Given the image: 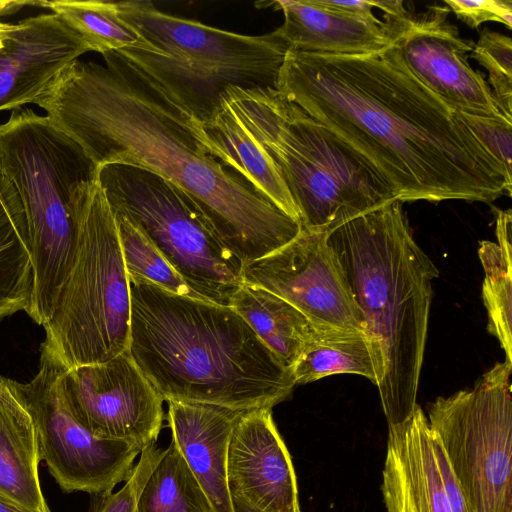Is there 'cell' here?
<instances>
[{"label": "cell", "instance_id": "1", "mask_svg": "<svg viewBox=\"0 0 512 512\" xmlns=\"http://www.w3.org/2000/svg\"><path fill=\"white\" fill-rule=\"evenodd\" d=\"M276 89L363 158L402 203L511 196L512 178L459 111L410 71L397 42L356 56L288 49Z\"/></svg>", "mask_w": 512, "mask_h": 512}, {"label": "cell", "instance_id": "2", "mask_svg": "<svg viewBox=\"0 0 512 512\" xmlns=\"http://www.w3.org/2000/svg\"><path fill=\"white\" fill-rule=\"evenodd\" d=\"M105 64L77 59L34 104L98 167L151 171L187 193L243 264L292 241L301 224L198 140L193 116L118 52Z\"/></svg>", "mask_w": 512, "mask_h": 512}, {"label": "cell", "instance_id": "3", "mask_svg": "<svg viewBox=\"0 0 512 512\" xmlns=\"http://www.w3.org/2000/svg\"><path fill=\"white\" fill-rule=\"evenodd\" d=\"M127 276L129 353L164 400L241 412L289 396L291 371L234 309Z\"/></svg>", "mask_w": 512, "mask_h": 512}, {"label": "cell", "instance_id": "4", "mask_svg": "<svg viewBox=\"0 0 512 512\" xmlns=\"http://www.w3.org/2000/svg\"><path fill=\"white\" fill-rule=\"evenodd\" d=\"M359 309L388 427L417 407L432 282L439 271L393 199L325 231Z\"/></svg>", "mask_w": 512, "mask_h": 512}, {"label": "cell", "instance_id": "5", "mask_svg": "<svg viewBox=\"0 0 512 512\" xmlns=\"http://www.w3.org/2000/svg\"><path fill=\"white\" fill-rule=\"evenodd\" d=\"M97 166L47 115L13 110L0 124V194L20 221L34 270L26 313L44 325L74 265Z\"/></svg>", "mask_w": 512, "mask_h": 512}, {"label": "cell", "instance_id": "6", "mask_svg": "<svg viewBox=\"0 0 512 512\" xmlns=\"http://www.w3.org/2000/svg\"><path fill=\"white\" fill-rule=\"evenodd\" d=\"M221 103L275 164L302 229L326 231L396 199L363 158L276 88L231 86Z\"/></svg>", "mask_w": 512, "mask_h": 512}, {"label": "cell", "instance_id": "7", "mask_svg": "<svg viewBox=\"0 0 512 512\" xmlns=\"http://www.w3.org/2000/svg\"><path fill=\"white\" fill-rule=\"evenodd\" d=\"M141 36L116 51L157 82L194 119L208 120L228 87L276 88L289 49L277 29L244 35L171 15L150 1L116 2Z\"/></svg>", "mask_w": 512, "mask_h": 512}, {"label": "cell", "instance_id": "8", "mask_svg": "<svg viewBox=\"0 0 512 512\" xmlns=\"http://www.w3.org/2000/svg\"><path fill=\"white\" fill-rule=\"evenodd\" d=\"M131 300L114 216L97 184L79 250L43 325L47 348L67 369L104 363L129 350Z\"/></svg>", "mask_w": 512, "mask_h": 512}, {"label": "cell", "instance_id": "9", "mask_svg": "<svg viewBox=\"0 0 512 512\" xmlns=\"http://www.w3.org/2000/svg\"><path fill=\"white\" fill-rule=\"evenodd\" d=\"M113 214L124 216L204 300L229 306L243 284L244 264L223 244L194 200L146 169L110 163L97 167Z\"/></svg>", "mask_w": 512, "mask_h": 512}, {"label": "cell", "instance_id": "10", "mask_svg": "<svg viewBox=\"0 0 512 512\" xmlns=\"http://www.w3.org/2000/svg\"><path fill=\"white\" fill-rule=\"evenodd\" d=\"M511 371L496 363L472 389L438 397L428 409L472 512H512Z\"/></svg>", "mask_w": 512, "mask_h": 512}, {"label": "cell", "instance_id": "11", "mask_svg": "<svg viewBox=\"0 0 512 512\" xmlns=\"http://www.w3.org/2000/svg\"><path fill=\"white\" fill-rule=\"evenodd\" d=\"M66 367L41 345L40 365L27 383L12 386L33 421L40 459L62 491L111 493L130 475L141 449L90 433L72 413L64 390Z\"/></svg>", "mask_w": 512, "mask_h": 512}, {"label": "cell", "instance_id": "12", "mask_svg": "<svg viewBox=\"0 0 512 512\" xmlns=\"http://www.w3.org/2000/svg\"><path fill=\"white\" fill-rule=\"evenodd\" d=\"M243 283L284 299L322 329L362 332L359 309L325 231H302L270 254L244 264Z\"/></svg>", "mask_w": 512, "mask_h": 512}, {"label": "cell", "instance_id": "13", "mask_svg": "<svg viewBox=\"0 0 512 512\" xmlns=\"http://www.w3.org/2000/svg\"><path fill=\"white\" fill-rule=\"evenodd\" d=\"M69 407L94 436L127 441L141 451L156 444L163 423V397L129 350L98 364L65 370Z\"/></svg>", "mask_w": 512, "mask_h": 512}, {"label": "cell", "instance_id": "14", "mask_svg": "<svg viewBox=\"0 0 512 512\" xmlns=\"http://www.w3.org/2000/svg\"><path fill=\"white\" fill-rule=\"evenodd\" d=\"M448 13L447 6H432L422 16L412 17L397 41L407 67L456 110L508 119L484 76L468 63L474 42L460 36Z\"/></svg>", "mask_w": 512, "mask_h": 512}, {"label": "cell", "instance_id": "15", "mask_svg": "<svg viewBox=\"0 0 512 512\" xmlns=\"http://www.w3.org/2000/svg\"><path fill=\"white\" fill-rule=\"evenodd\" d=\"M233 501L259 512H301L295 470L271 409L239 413L228 446Z\"/></svg>", "mask_w": 512, "mask_h": 512}, {"label": "cell", "instance_id": "16", "mask_svg": "<svg viewBox=\"0 0 512 512\" xmlns=\"http://www.w3.org/2000/svg\"><path fill=\"white\" fill-rule=\"evenodd\" d=\"M0 46V111L35 103L70 63L90 48L54 13L4 23Z\"/></svg>", "mask_w": 512, "mask_h": 512}, {"label": "cell", "instance_id": "17", "mask_svg": "<svg viewBox=\"0 0 512 512\" xmlns=\"http://www.w3.org/2000/svg\"><path fill=\"white\" fill-rule=\"evenodd\" d=\"M381 491L387 512H453L419 405L406 421L388 427Z\"/></svg>", "mask_w": 512, "mask_h": 512}, {"label": "cell", "instance_id": "18", "mask_svg": "<svg viewBox=\"0 0 512 512\" xmlns=\"http://www.w3.org/2000/svg\"><path fill=\"white\" fill-rule=\"evenodd\" d=\"M284 15L278 33L289 49L356 56L380 52L398 41L412 17L370 21L319 5L316 0H277Z\"/></svg>", "mask_w": 512, "mask_h": 512}, {"label": "cell", "instance_id": "19", "mask_svg": "<svg viewBox=\"0 0 512 512\" xmlns=\"http://www.w3.org/2000/svg\"><path fill=\"white\" fill-rule=\"evenodd\" d=\"M167 402L171 440L206 494L212 512H236L228 486L227 457L240 412L201 403Z\"/></svg>", "mask_w": 512, "mask_h": 512}, {"label": "cell", "instance_id": "20", "mask_svg": "<svg viewBox=\"0 0 512 512\" xmlns=\"http://www.w3.org/2000/svg\"><path fill=\"white\" fill-rule=\"evenodd\" d=\"M40 460L31 416L11 379L0 376V499L28 512H51L41 490Z\"/></svg>", "mask_w": 512, "mask_h": 512}, {"label": "cell", "instance_id": "21", "mask_svg": "<svg viewBox=\"0 0 512 512\" xmlns=\"http://www.w3.org/2000/svg\"><path fill=\"white\" fill-rule=\"evenodd\" d=\"M192 125L198 140L210 154L300 223L298 209L275 164L222 103L208 120L200 122L193 118Z\"/></svg>", "mask_w": 512, "mask_h": 512}, {"label": "cell", "instance_id": "22", "mask_svg": "<svg viewBox=\"0 0 512 512\" xmlns=\"http://www.w3.org/2000/svg\"><path fill=\"white\" fill-rule=\"evenodd\" d=\"M230 307L288 370L311 343L334 330L317 327L293 305L255 285L243 283L232 296Z\"/></svg>", "mask_w": 512, "mask_h": 512}, {"label": "cell", "instance_id": "23", "mask_svg": "<svg viewBox=\"0 0 512 512\" xmlns=\"http://www.w3.org/2000/svg\"><path fill=\"white\" fill-rule=\"evenodd\" d=\"M495 212L497 243L482 241L478 250L485 272L482 298L488 313V332L498 339L505 361L512 365V214L510 209Z\"/></svg>", "mask_w": 512, "mask_h": 512}, {"label": "cell", "instance_id": "24", "mask_svg": "<svg viewBox=\"0 0 512 512\" xmlns=\"http://www.w3.org/2000/svg\"><path fill=\"white\" fill-rule=\"evenodd\" d=\"M296 384L334 374H357L376 383L370 344L362 332L330 330L311 343L291 368Z\"/></svg>", "mask_w": 512, "mask_h": 512}, {"label": "cell", "instance_id": "25", "mask_svg": "<svg viewBox=\"0 0 512 512\" xmlns=\"http://www.w3.org/2000/svg\"><path fill=\"white\" fill-rule=\"evenodd\" d=\"M137 512H212L206 494L172 440L140 493Z\"/></svg>", "mask_w": 512, "mask_h": 512}, {"label": "cell", "instance_id": "26", "mask_svg": "<svg viewBox=\"0 0 512 512\" xmlns=\"http://www.w3.org/2000/svg\"><path fill=\"white\" fill-rule=\"evenodd\" d=\"M43 6L62 18L90 51L116 52L137 46L142 38L119 14L116 2L55 0Z\"/></svg>", "mask_w": 512, "mask_h": 512}, {"label": "cell", "instance_id": "27", "mask_svg": "<svg viewBox=\"0 0 512 512\" xmlns=\"http://www.w3.org/2000/svg\"><path fill=\"white\" fill-rule=\"evenodd\" d=\"M33 288L34 270L25 234L0 194V319L26 312Z\"/></svg>", "mask_w": 512, "mask_h": 512}, {"label": "cell", "instance_id": "28", "mask_svg": "<svg viewBox=\"0 0 512 512\" xmlns=\"http://www.w3.org/2000/svg\"><path fill=\"white\" fill-rule=\"evenodd\" d=\"M113 216L127 274L146 279L172 293L204 300L134 224L124 216Z\"/></svg>", "mask_w": 512, "mask_h": 512}, {"label": "cell", "instance_id": "29", "mask_svg": "<svg viewBox=\"0 0 512 512\" xmlns=\"http://www.w3.org/2000/svg\"><path fill=\"white\" fill-rule=\"evenodd\" d=\"M470 54L487 70L493 95L503 114L512 120L511 38L484 28Z\"/></svg>", "mask_w": 512, "mask_h": 512}, {"label": "cell", "instance_id": "30", "mask_svg": "<svg viewBox=\"0 0 512 512\" xmlns=\"http://www.w3.org/2000/svg\"><path fill=\"white\" fill-rule=\"evenodd\" d=\"M164 450L152 444L140 453L138 463L133 467L124 486L115 493L101 496L94 512H137L140 493Z\"/></svg>", "mask_w": 512, "mask_h": 512}, {"label": "cell", "instance_id": "31", "mask_svg": "<svg viewBox=\"0 0 512 512\" xmlns=\"http://www.w3.org/2000/svg\"><path fill=\"white\" fill-rule=\"evenodd\" d=\"M459 113L477 139L512 178V121L504 117L464 111Z\"/></svg>", "mask_w": 512, "mask_h": 512}, {"label": "cell", "instance_id": "32", "mask_svg": "<svg viewBox=\"0 0 512 512\" xmlns=\"http://www.w3.org/2000/svg\"><path fill=\"white\" fill-rule=\"evenodd\" d=\"M444 3L469 27L477 28L484 22L494 21L512 28L511 0H445Z\"/></svg>", "mask_w": 512, "mask_h": 512}, {"label": "cell", "instance_id": "33", "mask_svg": "<svg viewBox=\"0 0 512 512\" xmlns=\"http://www.w3.org/2000/svg\"><path fill=\"white\" fill-rule=\"evenodd\" d=\"M316 2L326 8L352 14L366 20L378 21L376 15L373 13L372 1L368 0H350V1H337V0H316Z\"/></svg>", "mask_w": 512, "mask_h": 512}, {"label": "cell", "instance_id": "34", "mask_svg": "<svg viewBox=\"0 0 512 512\" xmlns=\"http://www.w3.org/2000/svg\"><path fill=\"white\" fill-rule=\"evenodd\" d=\"M373 6L384 12V16L395 18H408L410 14L403 1H372Z\"/></svg>", "mask_w": 512, "mask_h": 512}, {"label": "cell", "instance_id": "35", "mask_svg": "<svg viewBox=\"0 0 512 512\" xmlns=\"http://www.w3.org/2000/svg\"><path fill=\"white\" fill-rule=\"evenodd\" d=\"M28 2H14V1H0V15L10 13L11 11H15L18 5H24ZM4 23L0 22V46L2 44L1 41V33L3 29Z\"/></svg>", "mask_w": 512, "mask_h": 512}, {"label": "cell", "instance_id": "36", "mask_svg": "<svg viewBox=\"0 0 512 512\" xmlns=\"http://www.w3.org/2000/svg\"><path fill=\"white\" fill-rule=\"evenodd\" d=\"M0 512H28V511L13 504V503H10V502L0 499Z\"/></svg>", "mask_w": 512, "mask_h": 512}, {"label": "cell", "instance_id": "37", "mask_svg": "<svg viewBox=\"0 0 512 512\" xmlns=\"http://www.w3.org/2000/svg\"><path fill=\"white\" fill-rule=\"evenodd\" d=\"M233 502H234V506H235V511L236 512H259L257 510H254L252 508H249V507L245 506L241 502H238V501H235V500Z\"/></svg>", "mask_w": 512, "mask_h": 512}]
</instances>
